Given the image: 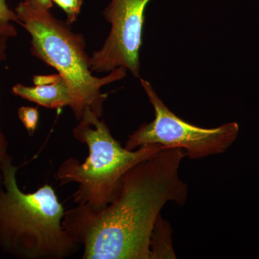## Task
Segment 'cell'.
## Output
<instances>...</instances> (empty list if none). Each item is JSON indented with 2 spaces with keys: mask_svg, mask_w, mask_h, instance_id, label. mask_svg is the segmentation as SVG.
Wrapping results in <instances>:
<instances>
[{
  "mask_svg": "<svg viewBox=\"0 0 259 259\" xmlns=\"http://www.w3.org/2000/svg\"><path fill=\"white\" fill-rule=\"evenodd\" d=\"M185 156L182 148H162L126 172L102 209L77 204L65 211L63 228L82 245L83 259H151L161 209L187 200L188 188L179 176Z\"/></svg>",
  "mask_w": 259,
  "mask_h": 259,
  "instance_id": "obj_1",
  "label": "cell"
},
{
  "mask_svg": "<svg viewBox=\"0 0 259 259\" xmlns=\"http://www.w3.org/2000/svg\"><path fill=\"white\" fill-rule=\"evenodd\" d=\"M0 248L22 259H63L79 248L62 226L65 210L46 185L32 193L20 190L18 167L5 154L0 163Z\"/></svg>",
  "mask_w": 259,
  "mask_h": 259,
  "instance_id": "obj_2",
  "label": "cell"
},
{
  "mask_svg": "<svg viewBox=\"0 0 259 259\" xmlns=\"http://www.w3.org/2000/svg\"><path fill=\"white\" fill-rule=\"evenodd\" d=\"M15 11L19 25L31 36L32 55L54 68L69 85L77 105L76 120L88 107L102 115L107 95L101 88L125 78L127 70L119 67L105 77L93 76L82 35L72 32L69 24L56 19L50 10L34 9L23 1Z\"/></svg>",
  "mask_w": 259,
  "mask_h": 259,
  "instance_id": "obj_3",
  "label": "cell"
},
{
  "mask_svg": "<svg viewBox=\"0 0 259 259\" xmlns=\"http://www.w3.org/2000/svg\"><path fill=\"white\" fill-rule=\"evenodd\" d=\"M101 117L85 109L73 136L88 146L89 156L81 163L76 158H67L56 171L61 185L77 184L73 195L75 203L93 209H102L110 202L126 172L165 148L160 144L144 145L134 151L122 147Z\"/></svg>",
  "mask_w": 259,
  "mask_h": 259,
  "instance_id": "obj_4",
  "label": "cell"
},
{
  "mask_svg": "<svg viewBox=\"0 0 259 259\" xmlns=\"http://www.w3.org/2000/svg\"><path fill=\"white\" fill-rule=\"evenodd\" d=\"M140 81L154 108L155 118L130 135L125 144L127 150L160 144L167 148H185L186 156L190 159H199L226 152L236 141L239 132L237 122H228L214 128L192 125L168 109L149 81L144 79Z\"/></svg>",
  "mask_w": 259,
  "mask_h": 259,
  "instance_id": "obj_5",
  "label": "cell"
},
{
  "mask_svg": "<svg viewBox=\"0 0 259 259\" xmlns=\"http://www.w3.org/2000/svg\"><path fill=\"white\" fill-rule=\"evenodd\" d=\"M151 0H111L104 10L111 30L103 47L90 57L93 72H110L124 67L140 78L145 11Z\"/></svg>",
  "mask_w": 259,
  "mask_h": 259,
  "instance_id": "obj_6",
  "label": "cell"
},
{
  "mask_svg": "<svg viewBox=\"0 0 259 259\" xmlns=\"http://www.w3.org/2000/svg\"><path fill=\"white\" fill-rule=\"evenodd\" d=\"M34 86L15 84L12 90L15 95L40 106L50 109L71 107L74 114L77 110L76 100L69 85L59 74L35 75Z\"/></svg>",
  "mask_w": 259,
  "mask_h": 259,
  "instance_id": "obj_7",
  "label": "cell"
},
{
  "mask_svg": "<svg viewBox=\"0 0 259 259\" xmlns=\"http://www.w3.org/2000/svg\"><path fill=\"white\" fill-rule=\"evenodd\" d=\"M171 236L169 225L159 215L151 237V259L176 258L172 247Z\"/></svg>",
  "mask_w": 259,
  "mask_h": 259,
  "instance_id": "obj_8",
  "label": "cell"
},
{
  "mask_svg": "<svg viewBox=\"0 0 259 259\" xmlns=\"http://www.w3.org/2000/svg\"><path fill=\"white\" fill-rule=\"evenodd\" d=\"M13 23H18V15L10 9L7 0H0V36H16L18 32Z\"/></svg>",
  "mask_w": 259,
  "mask_h": 259,
  "instance_id": "obj_9",
  "label": "cell"
},
{
  "mask_svg": "<svg viewBox=\"0 0 259 259\" xmlns=\"http://www.w3.org/2000/svg\"><path fill=\"white\" fill-rule=\"evenodd\" d=\"M18 117L25 126L29 135L32 136L36 130L39 120V112L37 107H21L19 108Z\"/></svg>",
  "mask_w": 259,
  "mask_h": 259,
  "instance_id": "obj_10",
  "label": "cell"
},
{
  "mask_svg": "<svg viewBox=\"0 0 259 259\" xmlns=\"http://www.w3.org/2000/svg\"><path fill=\"white\" fill-rule=\"evenodd\" d=\"M53 3L57 5L67 17L66 23L69 25L74 23L81 12L83 0H52Z\"/></svg>",
  "mask_w": 259,
  "mask_h": 259,
  "instance_id": "obj_11",
  "label": "cell"
},
{
  "mask_svg": "<svg viewBox=\"0 0 259 259\" xmlns=\"http://www.w3.org/2000/svg\"><path fill=\"white\" fill-rule=\"evenodd\" d=\"M9 38V37L5 35L0 36V63L6 59L7 42ZM7 147H8V143L0 128V162L7 153Z\"/></svg>",
  "mask_w": 259,
  "mask_h": 259,
  "instance_id": "obj_12",
  "label": "cell"
},
{
  "mask_svg": "<svg viewBox=\"0 0 259 259\" xmlns=\"http://www.w3.org/2000/svg\"><path fill=\"white\" fill-rule=\"evenodd\" d=\"M25 3L34 9L50 10L53 8L52 0H25Z\"/></svg>",
  "mask_w": 259,
  "mask_h": 259,
  "instance_id": "obj_13",
  "label": "cell"
},
{
  "mask_svg": "<svg viewBox=\"0 0 259 259\" xmlns=\"http://www.w3.org/2000/svg\"><path fill=\"white\" fill-rule=\"evenodd\" d=\"M0 163H1V162H0ZM2 180V175H1V169H0V182H1Z\"/></svg>",
  "mask_w": 259,
  "mask_h": 259,
  "instance_id": "obj_14",
  "label": "cell"
}]
</instances>
